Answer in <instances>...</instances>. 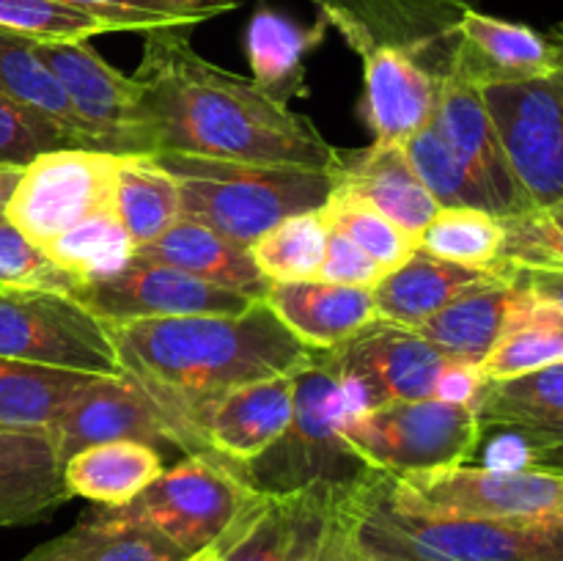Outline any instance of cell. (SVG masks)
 <instances>
[{"label":"cell","mask_w":563,"mask_h":561,"mask_svg":"<svg viewBox=\"0 0 563 561\" xmlns=\"http://www.w3.org/2000/svg\"><path fill=\"white\" fill-rule=\"evenodd\" d=\"M75 300L104 324L196 314H240L256 302L143 256H132L119 273L82 280Z\"/></svg>","instance_id":"15"},{"label":"cell","mask_w":563,"mask_h":561,"mask_svg":"<svg viewBox=\"0 0 563 561\" xmlns=\"http://www.w3.org/2000/svg\"><path fill=\"white\" fill-rule=\"evenodd\" d=\"M506 443H515L522 462L517 468H542L563 473V421L544 427H509L500 429Z\"/></svg>","instance_id":"46"},{"label":"cell","mask_w":563,"mask_h":561,"mask_svg":"<svg viewBox=\"0 0 563 561\" xmlns=\"http://www.w3.org/2000/svg\"><path fill=\"white\" fill-rule=\"evenodd\" d=\"M385 473L361 479L355 544L368 561H563V528L416 515L390 504Z\"/></svg>","instance_id":"4"},{"label":"cell","mask_w":563,"mask_h":561,"mask_svg":"<svg viewBox=\"0 0 563 561\" xmlns=\"http://www.w3.org/2000/svg\"><path fill=\"white\" fill-rule=\"evenodd\" d=\"M135 256L168 264L192 278L245 295L251 300H264L269 289V280L253 262L251 248L196 220L179 218L157 240L135 248Z\"/></svg>","instance_id":"24"},{"label":"cell","mask_w":563,"mask_h":561,"mask_svg":"<svg viewBox=\"0 0 563 561\" xmlns=\"http://www.w3.org/2000/svg\"><path fill=\"white\" fill-rule=\"evenodd\" d=\"M154 154L185 152L234 163L339 174L344 154L308 116L264 94L251 77L203 58L181 28L143 33L132 72Z\"/></svg>","instance_id":"1"},{"label":"cell","mask_w":563,"mask_h":561,"mask_svg":"<svg viewBox=\"0 0 563 561\" xmlns=\"http://www.w3.org/2000/svg\"><path fill=\"white\" fill-rule=\"evenodd\" d=\"M555 44H559V50H561V66H563V36Z\"/></svg>","instance_id":"51"},{"label":"cell","mask_w":563,"mask_h":561,"mask_svg":"<svg viewBox=\"0 0 563 561\" xmlns=\"http://www.w3.org/2000/svg\"><path fill=\"white\" fill-rule=\"evenodd\" d=\"M264 302L311 352L333 350L377 322L372 289L361 286L324 284V280L269 284Z\"/></svg>","instance_id":"23"},{"label":"cell","mask_w":563,"mask_h":561,"mask_svg":"<svg viewBox=\"0 0 563 561\" xmlns=\"http://www.w3.org/2000/svg\"><path fill=\"white\" fill-rule=\"evenodd\" d=\"M361 479H357L355 501H352L350 512H346L344 522H341L339 531H335L333 542H330L328 553H324L322 561H368V559H363V553L357 550V544H355V512H357V493H361Z\"/></svg>","instance_id":"49"},{"label":"cell","mask_w":563,"mask_h":561,"mask_svg":"<svg viewBox=\"0 0 563 561\" xmlns=\"http://www.w3.org/2000/svg\"><path fill=\"white\" fill-rule=\"evenodd\" d=\"M108 22L113 31H157L190 28L234 11L242 0H58Z\"/></svg>","instance_id":"39"},{"label":"cell","mask_w":563,"mask_h":561,"mask_svg":"<svg viewBox=\"0 0 563 561\" xmlns=\"http://www.w3.org/2000/svg\"><path fill=\"white\" fill-rule=\"evenodd\" d=\"M511 168L533 207L563 198V69L482 88Z\"/></svg>","instance_id":"13"},{"label":"cell","mask_w":563,"mask_h":561,"mask_svg":"<svg viewBox=\"0 0 563 561\" xmlns=\"http://www.w3.org/2000/svg\"><path fill=\"white\" fill-rule=\"evenodd\" d=\"M258 495L262 493L253 490L240 476L236 465L223 457L187 454L174 468L159 473L130 504L104 512L152 528L190 556L218 542Z\"/></svg>","instance_id":"8"},{"label":"cell","mask_w":563,"mask_h":561,"mask_svg":"<svg viewBox=\"0 0 563 561\" xmlns=\"http://www.w3.org/2000/svg\"><path fill=\"white\" fill-rule=\"evenodd\" d=\"M330 231L333 229L322 207L291 215L253 242L251 256L269 284L317 280L328 253Z\"/></svg>","instance_id":"35"},{"label":"cell","mask_w":563,"mask_h":561,"mask_svg":"<svg viewBox=\"0 0 563 561\" xmlns=\"http://www.w3.org/2000/svg\"><path fill=\"white\" fill-rule=\"evenodd\" d=\"M335 182L379 209L416 240L440 209L432 193L412 170L401 143L374 141L363 152L344 157Z\"/></svg>","instance_id":"25"},{"label":"cell","mask_w":563,"mask_h":561,"mask_svg":"<svg viewBox=\"0 0 563 561\" xmlns=\"http://www.w3.org/2000/svg\"><path fill=\"white\" fill-rule=\"evenodd\" d=\"M357 479L273 495L225 561H322L355 501Z\"/></svg>","instance_id":"17"},{"label":"cell","mask_w":563,"mask_h":561,"mask_svg":"<svg viewBox=\"0 0 563 561\" xmlns=\"http://www.w3.org/2000/svg\"><path fill=\"white\" fill-rule=\"evenodd\" d=\"M20 561H185V553L152 528L91 506L69 531L38 544Z\"/></svg>","instance_id":"28"},{"label":"cell","mask_w":563,"mask_h":561,"mask_svg":"<svg viewBox=\"0 0 563 561\" xmlns=\"http://www.w3.org/2000/svg\"><path fill=\"white\" fill-rule=\"evenodd\" d=\"M504 248L500 270L506 267H559L563 270V198L533 207L528 212L500 218Z\"/></svg>","instance_id":"40"},{"label":"cell","mask_w":563,"mask_h":561,"mask_svg":"<svg viewBox=\"0 0 563 561\" xmlns=\"http://www.w3.org/2000/svg\"><path fill=\"white\" fill-rule=\"evenodd\" d=\"M385 273H388V270H385L377 258L368 256L361 245H355L350 237L339 234V231H330L328 253H324V262L322 267H319L317 280L374 289V286L385 278Z\"/></svg>","instance_id":"45"},{"label":"cell","mask_w":563,"mask_h":561,"mask_svg":"<svg viewBox=\"0 0 563 561\" xmlns=\"http://www.w3.org/2000/svg\"><path fill=\"white\" fill-rule=\"evenodd\" d=\"M322 355L344 383L352 413L434 399L440 380L454 363L416 330L383 319Z\"/></svg>","instance_id":"12"},{"label":"cell","mask_w":563,"mask_h":561,"mask_svg":"<svg viewBox=\"0 0 563 561\" xmlns=\"http://www.w3.org/2000/svg\"><path fill=\"white\" fill-rule=\"evenodd\" d=\"M563 361V317L528 300L520 322L493 346L478 372L484 380L517 377Z\"/></svg>","instance_id":"37"},{"label":"cell","mask_w":563,"mask_h":561,"mask_svg":"<svg viewBox=\"0 0 563 561\" xmlns=\"http://www.w3.org/2000/svg\"><path fill=\"white\" fill-rule=\"evenodd\" d=\"M22 165H5L0 163V223L5 220V212H9V204L14 198L16 185L22 179Z\"/></svg>","instance_id":"50"},{"label":"cell","mask_w":563,"mask_h":561,"mask_svg":"<svg viewBox=\"0 0 563 561\" xmlns=\"http://www.w3.org/2000/svg\"><path fill=\"white\" fill-rule=\"evenodd\" d=\"M0 28L36 42H88L113 33L108 22L58 0H0Z\"/></svg>","instance_id":"42"},{"label":"cell","mask_w":563,"mask_h":561,"mask_svg":"<svg viewBox=\"0 0 563 561\" xmlns=\"http://www.w3.org/2000/svg\"><path fill=\"white\" fill-rule=\"evenodd\" d=\"M269 498H273V495H267V493L258 495V498L253 501L251 506H247L245 515H242L240 520H236L234 526H231L229 531H225L223 537L218 539V542H212V544H207V548L196 550V553L185 556V561H225V559H229L231 548H234V544L240 542V537H242V534L247 531V528H251V522L256 520L258 515H262L264 506H267V501H269Z\"/></svg>","instance_id":"48"},{"label":"cell","mask_w":563,"mask_h":561,"mask_svg":"<svg viewBox=\"0 0 563 561\" xmlns=\"http://www.w3.org/2000/svg\"><path fill=\"white\" fill-rule=\"evenodd\" d=\"M80 284L82 280L77 275L58 267L44 248L27 240L9 220L0 223V286L58 292V295L75 297Z\"/></svg>","instance_id":"43"},{"label":"cell","mask_w":563,"mask_h":561,"mask_svg":"<svg viewBox=\"0 0 563 561\" xmlns=\"http://www.w3.org/2000/svg\"><path fill=\"white\" fill-rule=\"evenodd\" d=\"M113 212L135 248L146 245L181 218L179 185L154 157L126 154L115 160Z\"/></svg>","instance_id":"32"},{"label":"cell","mask_w":563,"mask_h":561,"mask_svg":"<svg viewBox=\"0 0 563 561\" xmlns=\"http://www.w3.org/2000/svg\"><path fill=\"white\" fill-rule=\"evenodd\" d=\"M108 328L121 372L168 418L185 454H207L203 421L231 391L297 372L313 355L264 300L240 314L141 319Z\"/></svg>","instance_id":"2"},{"label":"cell","mask_w":563,"mask_h":561,"mask_svg":"<svg viewBox=\"0 0 563 561\" xmlns=\"http://www.w3.org/2000/svg\"><path fill=\"white\" fill-rule=\"evenodd\" d=\"M361 61H401L445 82L456 72L460 20L473 0H313Z\"/></svg>","instance_id":"9"},{"label":"cell","mask_w":563,"mask_h":561,"mask_svg":"<svg viewBox=\"0 0 563 561\" xmlns=\"http://www.w3.org/2000/svg\"><path fill=\"white\" fill-rule=\"evenodd\" d=\"M0 355L99 377L124 374L108 324L58 292L0 286Z\"/></svg>","instance_id":"10"},{"label":"cell","mask_w":563,"mask_h":561,"mask_svg":"<svg viewBox=\"0 0 563 561\" xmlns=\"http://www.w3.org/2000/svg\"><path fill=\"white\" fill-rule=\"evenodd\" d=\"M324 218L330 220V229L339 231V234L350 237L355 245H361L363 251L372 258H377L385 270L399 267L401 262L410 258V253L418 248L416 237L407 234L405 229L394 223V220L385 218L379 209H374L372 204L363 201L361 196H355L352 190L341 187L335 182L333 193L324 201L322 207Z\"/></svg>","instance_id":"38"},{"label":"cell","mask_w":563,"mask_h":561,"mask_svg":"<svg viewBox=\"0 0 563 561\" xmlns=\"http://www.w3.org/2000/svg\"><path fill=\"white\" fill-rule=\"evenodd\" d=\"M0 94L14 99L22 108L44 116L58 130H64L80 148H97V138L86 127V121L75 113L66 99L64 88L55 80L36 53V38L20 36L0 28Z\"/></svg>","instance_id":"30"},{"label":"cell","mask_w":563,"mask_h":561,"mask_svg":"<svg viewBox=\"0 0 563 561\" xmlns=\"http://www.w3.org/2000/svg\"><path fill=\"white\" fill-rule=\"evenodd\" d=\"M526 311L528 297L500 273L451 300L443 311L418 324L416 333L451 361L482 366L484 358Z\"/></svg>","instance_id":"22"},{"label":"cell","mask_w":563,"mask_h":561,"mask_svg":"<svg viewBox=\"0 0 563 561\" xmlns=\"http://www.w3.org/2000/svg\"><path fill=\"white\" fill-rule=\"evenodd\" d=\"M297 372L256 380L220 399L201 429L207 454L236 468L258 460L289 427Z\"/></svg>","instance_id":"21"},{"label":"cell","mask_w":563,"mask_h":561,"mask_svg":"<svg viewBox=\"0 0 563 561\" xmlns=\"http://www.w3.org/2000/svg\"><path fill=\"white\" fill-rule=\"evenodd\" d=\"M504 223L478 207H440L418 234V251L443 262L500 273Z\"/></svg>","instance_id":"34"},{"label":"cell","mask_w":563,"mask_h":561,"mask_svg":"<svg viewBox=\"0 0 563 561\" xmlns=\"http://www.w3.org/2000/svg\"><path fill=\"white\" fill-rule=\"evenodd\" d=\"M36 53L102 152L152 157L154 143L135 77L110 66L88 42H36Z\"/></svg>","instance_id":"14"},{"label":"cell","mask_w":563,"mask_h":561,"mask_svg":"<svg viewBox=\"0 0 563 561\" xmlns=\"http://www.w3.org/2000/svg\"><path fill=\"white\" fill-rule=\"evenodd\" d=\"M401 148H405L407 160H410L418 179L423 182V187L432 193V198L440 207L484 209L482 193L476 190V185H473L471 176L465 174L460 160L451 154V148L445 146L443 138L438 135L432 121H429L427 127H421L416 135L401 141Z\"/></svg>","instance_id":"41"},{"label":"cell","mask_w":563,"mask_h":561,"mask_svg":"<svg viewBox=\"0 0 563 561\" xmlns=\"http://www.w3.org/2000/svg\"><path fill=\"white\" fill-rule=\"evenodd\" d=\"M97 377L0 355V427L53 429Z\"/></svg>","instance_id":"31"},{"label":"cell","mask_w":563,"mask_h":561,"mask_svg":"<svg viewBox=\"0 0 563 561\" xmlns=\"http://www.w3.org/2000/svg\"><path fill=\"white\" fill-rule=\"evenodd\" d=\"M49 432L64 460L110 440H135L157 451L179 449L168 418L126 374L93 380Z\"/></svg>","instance_id":"18"},{"label":"cell","mask_w":563,"mask_h":561,"mask_svg":"<svg viewBox=\"0 0 563 561\" xmlns=\"http://www.w3.org/2000/svg\"><path fill=\"white\" fill-rule=\"evenodd\" d=\"M324 38V22L300 28L278 11L262 9L253 14L245 33V53L251 80L278 102L306 94V58Z\"/></svg>","instance_id":"29"},{"label":"cell","mask_w":563,"mask_h":561,"mask_svg":"<svg viewBox=\"0 0 563 561\" xmlns=\"http://www.w3.org/2000/svg\"><path fill=\"white\" fill-rule=\"evenodd\" d=\"M493 275L500 273L443 262V258H434L416 248L407 262L385 273V278L372 289L377 319L416 330L429 317L443 311L451 300L489 280Z\"/></svg>","instance_id":"26"},{"label":"cell","mask_w":563,"mask_h":561,"mask_svg":"<svg viewBox=\"0 0 563 561\" xmlns=\"http://www.w3.org/2000/svg\"><path fill=\"white\" fill-rule=\"evenodd\" d=\"M44 251L66 273L77 275L80 280H91L119 273L135 256V242L130 240L113 209H102L64 231Z\"/></svg>","instance_id":"36"},{"label":"cell","mask_w":563,"mask_h":561,"mask_svg":"<svg viewBox=\"0 0 563 561\" xmlns=\"http://www.w3.org/2000/svg\"><path fill=\"white\" fill-rule=\"evenodd\" d=\"M163 451L135 440L88 446L64 460V482L71 498L102 509L130 504L163 473Z\"/></svg>","instance_id":"27"},{"label":"cell","mask_w":563,"mask_h":561,"mask_svg":"<svg viewBox=\"0 0 563 561\" xmlns=\"http://www.w3.org/2000/svg\"><path fill=\"white\" fill-rule=\"evenodd\" d=\"M533 306L563 317V270L559 267H506L500 270Z\"/></svg>","instance_id":"47"},{"label":"cell","mask_w":563,"mask_h":561,"mask_svg":"<svg viewBox=\"0 0 563 561\" xmlns=\"http://www.w3.org/2000/svg\"><path fill=\"white\" fill-rule=\"evenodd\" d=\"M55 148L80 146L64 130H58L53 121L0 94V163L25 168L38 154L55 152Z\"/></svg>","instance_id":"44"},{"label":"cell","mask_w":563,"mask_h":561,"mask_svg":"<svg viewBox=\"0 0 563 561\" xmlns=\"http://www.w3.org/2000/svg\"><path fill=\"white\" fill-rule=\"evenodd\" d=\"M115 160V154L97 148L38 154L22 170L5 220L38 248H47L71 226L113 209Z\"/></svg>","instance_id":"11"},{"label":"cell","mask_w":563,"mask_h":561,"mask_svg":"<svg viewBox=\"0 0 563 561\" xmlns=\"http://www.w3.org/2000/svg\"><path fill=\"white\" fill-rule=\"evenodd\" d=\"M432 127L451 148L465 174L482 193L484 209L498 218H511L533 209V201L522 190L515 168H511L506 148L500 143L498 127L484 105L482 88L449 77L440 86L434 105Z\"/></svg>","instance_id":"16"},{"label":"cell","mask_w":563,"mask_h":561,"mask_svg":"<svg viewBox=\"0 0 563 561\" xmlns=\"http://www.w3.org/2000/svg\"><path fill=\"white\" fill-rule=\"evenodd\" d=\"M152 157L179 185L181 218L247 248L280 220L324 207L335 187V174L328 170L234 163L185 152Z\"/></svg>","instance_id":"3"},{"label":"cell","mask_w":563,"mask_h":561,"mask_svg":"<svg viewBox=\"0 0 563 561\" xmlns=\"http://www.w3.org/2000/svg\"><path fill=\"white\" fill-rule=\"evenodd\" d=\"M352 413L344 383L322 352L295 374L291 421L258 460L236 468L253 490L286 495L308 484L355 482L368 471L341 438V424Z\"/></svg>","instance_id":"5"},{"label":"cell","mask_w":563,"mask_h":561,"mask_svg":"<svg viewBox=\"0 0 563 561\" xmlns=\"http://www.w3.org/2000/svg\"><path fill=\"white\" fill-rule=\"evenodd\" d=\"M394 506L416 515L563 528V473L542 468L456 465L383 476Z\"/></svg>","instance_id":"6"},{"label":"cell","mask_w":563,"mask_h":561,"mask_svg":"<svg viewBox=\"0 0 563 561\" xmlns=\"http://www.w3.org/2000/svg\"><path fill=\"white\" fill-rule=\"evenodd\" d=\"M473 410L484 432L563 421V361L517 377H482Z\"/></svg>","instance_id":"33"},{"label":"cell","mask_w":563,"mask_h":561,"mask_svg":"<svg viewBox=\"0 0 563 561\" xmlns=\"http://www.w3.org/2000/svg\"><path fill=\"white\" fill-rule=\"evenodd\" d=\"M69 498L53 432L0 427V528L47 520Z\"/></svg>","instance_id":"20"},{"label":"cell","mask_w":563,"mask_h":561,"mask_svg":"<svg viewBox=\"0 0 563 561\" xmlns=\"http://www.w3.org/2000/svg\"><path fill=\"white\" fill-rule=\"evenodd\" d=\"M341 438L372 471L407 476L465 465L478 451L484 429L473 405L416 399L350 413L341 424Z\"/></svg>","instance_id":"7"},{"label":"cell","mask_w":563,"mask_h":561,"mask_svg":"<svg viewBox=\"0 0 563 561\" xmlns=\"http://www.w3.org/2000/svg\"><path fill=\"white\" fill-rule=\"evenodd\" d=\"M559 44L520 22L498 20L476 6L460 20V53L454 77L484 88L495 82H520L561 72Z\"/></svg>","instance_id":"19"}]
</instances>
